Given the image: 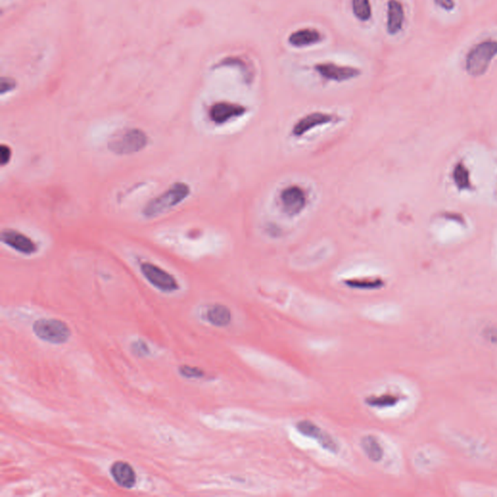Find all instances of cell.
Masks as SVG:
<instances>
[{
    "mask_svg": "<svg viewBox=\"0 0 497 497\" xmlns=\"http://www.w3.org/2000/svg\"><path fill=\"white\" fill-rule=\"evenodd\" d=\"M192 192L188 184L176 182L157 197L151 199L143 208V216L147 219H155L164 215L175 207L183 203Z\"/></svg>",
    "mask_w": 497,
    "mask_h": 497,
    "instance_id": "1",
    "label": "cell"
},
{
    "mask_svg": "<svg viewBox=\"0 0 497 497\" xmlns=\"http://www.w3.org/2000/svg\"><path fill=\"white\" fill-rule=\"evenodd\" d=\"M148 141V135L142 129L129 127L111 136L108 141V149L118 155L137 154L147 147Z\"/></svg>",
    "mask_w": 497,
    "mask_h": 497,
    "instance_id": "2",
    "label": "cell"
},
{
    "mask_svg": "<svg viewBox=\"0 0 497 497\" xmlns=\"http://www.w3.org/2000/svg\"><path fill=\"white\" fill-rule=\"evenodd\" d=\"M497 56V40L486 39L474 45L465 56V70L470 76L486 74Z\"/></svg>",
    "mask_w": 497,
    "mask_h": 497,
    "instance_id": "3",
    "label": "cell"
},
{
    "mask_svg": "<svg viewBox=\"0 0 497 497\" xmlns=\"http://www.w3.org/2000/svg\"><path fill=\"white\" fill-rule=\"evenodd\" d=\"M342 118L338 114L326 111H313L296 120L291 129V135L294 138H302L308 134L314 133L317 129L338 124Z\"/></svg>",
    "mask_w": 497,
    "mask_h": 497,
    "instance_id": "4",
    "label": "cell"
},
{
    "mask_svg": "<svg viewBox=\"0 0 497 497\" xmlns=\"http://www.w3.org/2000/svg\"><path fill=\"white\" fill-rule=\"evenodd\" d=\"M280 208L287 217L300 216L309 205L307 190L298 184H291L280 190L278 195Z\"/></svg>",
    "mask_w": 497,
    "mask_h": 497,
    "instance_id": "5",
    "label": "cell"
},
{
    "mask_svg": "<svg viewBox=\"0 0 497 497\" xmlns=\"http://www.w3.org/2000/svg\"><path fill=\"white\" fill-rule=\"evenodd\" d=\"M35 335L45 342L56 344L67 343L71 336V331L63 320L58 319H39L32 327Z\"/></svg>",
    "mask_w": 497,
    "mask_h": 497,
    "instance_id": "6",
    "label": "cell"
},
{
    "mask_svg": "<svg viewBox=\"0 0 497 497\" xmlns=\"http://www.w3.org/2000/svg\"><path fill=\"white\" fill-rule=\"evenodd\" d=\"M322 79L334 83H345L362 76V70L353 65H340L334 61H320L313 67Z\"/></svg>",
    "mask_w": 497,
    "mask_h": 497,
    "instance_id": "7",
    "label": "cell"
},
{
    "mask_svg": "<svg viewBox=\"0 0 497 497\" xmlns=\"http://www.w3.org/2000/svg\"><path fill=\"white\" fill-rule=\"evenodd\" d=\"M140 270L146 280L162 293H174L180 289L175 277L155 263L144 261L141 263Z\"/></svg>",
    "mask_w": 497,
    "mask_h": 497,
    "instance_id": "8",
    "label": "cell"
},
{
    "mask_svg": "<svg viewBox=\"0 0 497 497\" xmlns=\"http://www.w3.org/2000/svg\"><path fill=\"white\" fill-rule=\"evenodd\" d=\"M248 113L249 108L241 103L221 100L210 106L208 116L210 121L216 126H225L246 116Z\"/></svg>",
    "mask_w": 497,
    "mask_h": 497,
    "instance_id": "9",
    "label": "cell"
},
{
    "mask_svg": "<svg viewBox=\"0 0 497 497\" xmlns=\"http://www.w3.org/2000/svg\"><path fill=\"white\" fill-rule=\"evenodd\" d=\"M1 242L23 256H32L38 252V246L32 238L12 228L2 230Z\"/></svg>",
    "mask_w": 497,
    "mask_h": 497,
    "instance_id": "10",
    "label": "cell"
},
{
    "mask_svg": "<svg viewBox=\"0 0 497 497\" xmlns=\"http://www.w3.org/2000/svg\"><path fill=\"white\" fill-rule=\"evenodd\" d=\"M433 233L437 239L442 243H452L463 236L465 228L458 221L443 219L435 223L433 227Z\"/></svg>",
    "mask_w": 497,
    "mask_h": 497,
    "instance_id": "11",
    "label": "cell"
},
{
    "mask_svg": "<svg viewBox=\"0 0 497 497\" xmlns=\"http://www.w3.org/2000/svg\"><path fill=\"white\" fill-rule=\"evenodd\" d=\"M287 43L294 48L302 49L314 46L324 40V34L315 27H301L287 36Z\"/></svg>",
    "mask_w": 497,
    "mask_h": 497,
    "instance_id": "12",
    "label": "cell"
},
{
    "mask_svg": "<svg viewBox=\"0 0 497 497\" xmlns=\"http://www.w3.org/2000/svg\"><path fill=\"white\" fill-rule=\"evenodd\" d=\"M405 23V9L400 0H388L387 3V20L386 30L388 34L395 36L401 32Z\"/></svg>",
    "mask_w": 497,
    "mask_h": 497,
    "instance_id": "13",
    "label": "cell"
},
{
    "mask_svg": "<svg viewBox=\"0 0 497 497\" xmlns=\"http://www.w3.org/2000/svg\"><path fill=\"white\" fill-rule=\"evenodd\" d=\"M111 476L120 487L133 489L136 484V473L133 466L126 461H118L111 465Z\"/></svg>",
    "mask_w": 497,
    "mask_h": 497,
    "instance_id": "14",
    "label": "cell"
},
{
    "mask_svg": "<svg viewBox=\"0 0 497 497\" xmlns=\"http://www.w3.org/2000/svg\"><path fill=\"white\" fill-rule=\"evenodd\" d=\"M232 311L223 304H213L206 311V319L213 326L225 327L232 322Z\"/></svg>",
    "mask_w": 497,
    "mask_h": 497,
    "instance_id": "15",
    "label": "cell"
},
{
    "mask_svg": "<svg viewBox=\"0 0 497 497\" xmlns=\"http://www.w3.org/2000/svg\"><path fill=\"white\" fill-rule=\"evenodd\" d=\"M360 446L364 450V454L367 458L371 459L373 463H380L385 456V451L382 446L378 438L374 435H365L360 441Z\"/></svg>",
    "mask_w": 497,
    "mask_h": 497,
    "instance_id": "16",
    "label": "cell"
},
{
    "mask_svg": "<svg viewBox=\"0 0 497 497\" xmlns=\"http://www.w3.org/2000/svg\"><path fill=\"white\" fill-rule=\"evenodd\" d=\"M249 61L245 60L242 56H228L221 60V67H237L241 72L245 83L252 84L254 77V72Z\"/></svg>",
    "mask_w": 497,
    "mask_h": 497,
    "instance_id": "17",
    "label": "cell"
},
{
    "mask_svg": "<svg viewBox=\"0 0 497 497\" xmlns=\"http://www.w3.org/2000/svg\"><path fill=\"white\" fill-rule=\"evenodd\" d=\"M344 283L350 289H362V291H374V289H380L385 286L383 279L373 277L353 278V279L345 280Z\"/></svg>",
    "mask_w": 497,
    "mask_h": 497,
    "instance_id": "18",
    "label": "cell"
},
{
    "mask_svg": "<svg viewBox=\"0 0 497 497\" xmlns=\"http://www.w3.org/2000/svg\"><path fill=\"white\" fill-rule=\"evenodd\" d=\"M351 8L353 15L360 22H369L373 16L371 0H351Z\"/></svg>",
    "mask_w": 497,
    "mask_h": 497,
    "instance_id": "19",
    "label": "cell"
},
{
    "mask_svg": "<svg viewBox=\"0 0 497 497\" xmlns=\"http://www.w3.org/2000/svg\"><path fill=\"white\" fill-rule=\"evenodd\" d=\"M400 398L397 395H390V393H385L381 395H371L365 398V404L373 408H388V407L395 406L400 401Z\"/></svg>",
    "mask_w": 497,
    "mask_h": 497,
    "instance_id": "20",
    "label": "cell"
},
{
    "mask_svg": "<svg viewBox=\"0 0 497 497\" xmlns=\"http://www.w3.org/2000/svg\"><path fill=\"white\" fill-rule=\"evenodd\" d=\"M296 430L303 437L311 438L319 442L324 437V430L310 420L299 421L296 425Z\"/></svg>",
    "mask_w": 497,
    "mask_h": 497,
    "instance_id": "21",
    "label": "cell"
},
{
    "mask_svg": "<svg viewBox=\"0 0 497 497\" xmlns=\"http://www.w3.org/2000/svg\"><path fill=\"white\" fill-rule=\"evenodd\" d=\"M181 376L188 379H200L205 375V372L199 367L190 366V365H181L178 368Z\"/></svg>",
    "mask_w": 497,
    "mask_h": 497,
    "instance_id": "22",
    "label": "cell"
},
{
    "mask_svg": "<svg viewBox=\"0 0 497 497\" xmlns=\"http://www.w3.org/2000/svg\"><path fill=\"white\" fill-rule=\"evenodd\" d=\"M131 349H133L134 354L138 355V357H145V355L149 354V347L142 340L135 341L131 345Z\"/></svg>",
    "mask_w": 497,
    "mask_h": 497,
    "instance_id": "23",
    "label": "cell"
},
{
    "mask_svg": "<svg viewBox=\"0 0 497 497\" xmlns=\"http://www.w3.org/2000/svg\"><path fill=\"white\" fill-rule=\"evenodd\" d=\"M12 157V150L9 146L5 144H2L0 147V162H1V166L4 167L10 162Z\"/></svg>",
    "mask_w": 497,
    "mask_h": 497,
    "instance_id": "24",
    "label": "cell"
},
{
    "mask_svg": "<svg viewBox=\"0 0 497 497\" xmlns=\"http://www.w3.org/2000/svg\"><path fill=\"white\" fill-rule=\"evenodd\" d=\"M16 88V82L10 78L3 77L1 80V94L11 93Z\"/></svg>",
    "mask_w": 497,
    "mask_h": 497,
    "instance_id": "25",
    "label": "cell"
},
{
    "mask_svg": "<svg viewBox=\"0 0 497 497\" xmlns=\"http://www.w3.org/2000/svg\"><path fill=\"white\" fill-rule=\"evenodd\" d=\"M438 7L445 11H452L456 7L454 0H433Z\"/></svg>",
    "mask_w": 497,
    "mask_h": 497,
    "instance_id": "26",
    "label": "cell"
},
{
    "mask_svg": "<svg viewBox=\"0 0 497 497\" xmlns=\"http://www.w3.org/2000/svg\"><path fill=\"white\" fill-rule=\"evenodd\" d=\"M484 335L489 342L497 344V327H489L484 331Z\"/></svg>",
    "mask_w": 497,
    "mask_h": 497,
    "instance_id": "27",
    "label": "cell"
},
{
    "mask_svg": "<svg viewBox=\"0 0 497 497\" xmlns=\"http://www.w3.org/2000/svg\"><path fill=\"white\" fill-rule=\"evenodd\" d=\"M496 247H497V245H496Z\"/></svg>",
    "mask_w": 497,
    "mask_h": 497,
    "instance_id": "28",
    "label": "cell"
}]
</instances>
